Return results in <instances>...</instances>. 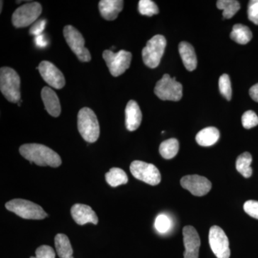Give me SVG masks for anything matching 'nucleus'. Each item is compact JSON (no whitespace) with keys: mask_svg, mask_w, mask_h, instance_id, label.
<instances>
[{"mask_svg":"<svg viewBox=\"0 0 258 258\" xmlns=\"http://www.w3.org/2000/svg\"><path fill=\"white\" fill-rule=\"evenodd\" d=\"M20 153L31 164L35 163L37 166L56 168L62 164L60 156L50 148L42 144H24L20 147Z\"/></svg>","mask_w":258,"mask_h":258,"instance_id":"f257e3e1","label":"nucleus"},{"mask_svg":"<svg viewBox=\"0 0 258 258\" xmlns=\"http://www.w3.org/2000/svg\"><path fill=\"white\" fill-rule=\"evenodd\" d=\"M78 128L81 137L88 143H94L100 135L98 118L91 108H83L78 114Z\"/></svg>","mask_w":258,"mask_h":258,"instance_id":"f03ea898","label":"nucleus"},{"mask_svg":"<svg viewBox=\"0 0 258 258\" xmlns=\"http://www.w3.org/2000/svg\"><path fill=\"white\" fill-rule=\"evenodd\" d=\"M0 90L8 101L12 103L20 101V78L15 70L8 67L1 68Z\"/></svg>","mask_w":258,"mask_h":258,"instance_id":"7ed1b4c3","label":"nucleus"},{"mask_svg":"<svg viewBox=\"0 0 258 258\" xmlns=\"http://www.w3.org/2000/svg\"><path fill=\"white\" fill-rule=\"evenodd\" d=\"M5 208L26 220H43L48 216L40 205L23 199H14L8 202Z\"/></svg>","mask_w":258,"mask_h":258,"instance_id":"20e7f679","label":"nucleus"},{"mask_svg":"<svg viewBox=\"0 0 258 258\" xmlns=\"http://www.w3.org/2000/svg\"><path fill=\"white\" fill-rule=\"evenodd\" d=\"M166 46V38L163 35H155L150 39L142 50L144 64L150 69L158 67L160 64Z\"/></svg>","mask_w":258,"mask_h":258,"instance_id":"39448f33","label":"nucleus"},{"mask_svg":"<svg viewBox=\"0 0 258 258\" xmlns=\"http://www.w3.org/2000/svg\"><path fill=\"white\" fill-rule=\"evenodd\" d=\"M154 93L162 101H179L182 98V86L175 77L165 74L156 84Z\"/></svg>","mask_w":258,"mask_h":258,"instance_id":"423d86ee","label":"nucleus"},{"mask_svg":"<svg viewBox=\"0 0 258 258\" xmlns=\"http://www.w3.org/2000/svg\"><path fill=\"white\" fill-rule=\"evenodd\" d=\"M42 13L41 5L36 2L22 5L13 13V25L17 28L30 26L36 22Z\"/></svg>","mask_w":258,"mask_h":258,"instance_id":"0eeeda50","label":"nucleus"},{"mask_svg":"<svg viewBox=\"0 0 258 258\" xmlns=\"http://www.w3.org/2000/svg\"><path fill=\"white\" fill-rule=\"evenodd\" d=\"M103 57L112 76L118 77L130 67L132 55L130 52L123 50L116 53L106 50L103 52Z\"/></svg>","mask_w":258,"mask_h":258,"instance_id":"6e6552de","label":"nucleus"},{"mask_svg":"<svg viewBox=\"0 0 258 258\" xmlns=\"http://www.w3.org/2000/svg\"><path fill=\"white\" fill-rule=\"evenodd\" d=\"M63 35L68 45L76 54L81 62H89L91 60V53L85 47V40L81 32L72 25L64 27Z\"/></svg>","mask_w":258,"mask_h":258,"instance_id":"1a4fd4ad","label":"nucleus"},{"mask_svg":"<svg viewBox=\"0 0 258 258\" xmlns=\"http://www.w3.org/2000/svg\"><path fill=\"white\" fill-rule=\"evenodd\" d=\"M130 171L136 179L148 184L156 186L160 183V171L154 164L142 161H134L131 164Z\"/></svg>","mask_w":258,"mask_h":258,"instance_id":"9d476101","label":"nucleus"},{"mask_svg":"<svg viewBox=\"0 0 258 258\" xmlns=\"http://www.w3.org/2000/svg\"><path fill=\"white\" fill-rule=\"evenodd\" d=\"M209 242L212 252L217 258H230L228 237L221 227L212 226L209 233Z\"/></svg>","mask_w":258,"mask_h":258,"instance_id":"9b49d317","label":"nucleus"},{"mask_svg":"<svg viewBox=\"0 0 258 258\" xmlns=\"http://www.w3.org/2000/svg\"><path fill=\"white\" fill-rule=\"evenodd\" d=\"M37 69H38L44 81L51 87L55 88L56 89H61L64 87L66 80L63 74L55 64L49 61L44 60L40 62Z\"/></svg>","mask_w":258,"mask_h":258,"instance_id":"f8f14e48","label":"nucleus"},{"mask_svg":"<svg viewBox=\"0 0 258 258\" xmlns=\"http://www.w3.org/2000/svg\"><path fill=\"white\" fill-rule=\"evenodd\" d=\"M180 184L195 196L203 197L212 189V183L205 176L187 175L181 178Z\"/></svg>","mask_w":258,"mask_h":258,"instance_id":"ddd939ff","label":"nucleus"},{"mask_svg":"<svg viewBox=\"0 0 258 258\" xmlns=\"http://www.w3.org/2000/svg\"><path fill=\"white\" fill-rule=\"evenodd\" d=\"M183 240L185 251L184 258H199L200 242L198 231L192 226H185L183 229Z\"/></svg>","mask_w":258,"mask_h":258,"instance_id":"4468645a","label":"nucleus"},{"mask_svg":"<svg viewBox=\"0 0 258 258\" xmlns=\"http://www.w3.org/2000/svg\"><path fill=\"white\" fill-rule=\"evenodd\" d=\"M71 215L74 221L79 225L93 223L97 225L98 218L96 212L93 211L91 207L83 204H76L71 208Z\"/></svg>","mask_w":258,"mask_h":258,"instance_id":"2eb2a0df","label":"nucleus"},{"mask_svg":"<svg viewBox=\"0 0 258 258\" xmlns=\"http://www.w3.org/2000/svg\"><path fill=\"white\" fill-rule=\"evenodd\" d=\"M125 127L129 132H134L140 126L142 120V113L138 103L131 100L127 103L125 110Z\"/></svg>","mask_w":258,"mask_h":258,"instance_id":"dca6fc26","label":"nucleus"},{"mask_svg":"<svg viewBox=\"0 0 258 258\" xmlns=\"http://www.w3.org/2000/svg\"><path fill=\"white\" fill-rule=\"evenodd\" d=\"M41 97L47 113L52 116L58 117L61 113V106L55 91L50 88L44 87L42 90Z\"/></svg>","mask_w":258,"mask_h":258,"instance_id":"f3484780","label":"nucleus"},{"mask_svg":"<svg viewBox=\"0 0 258 258\" xmlns=\"http://www.w3.org/2000/svg\"><path fill=\"white\" fill-rule=\"evenodd\" d=\"M99 11L105 20H114L123 8V1L121 0H101L99 2Z\"/></svg>","mask_w":258,"mask_h":258,"instance_id":"a211bd4d","label":"nucleus"},{"mask_svg":"<svg viewBox=\"0 0 258 258\" xmlns=\"http://www.w3.org/2000/svg\"><path fill=\"white\" fill-rule=\"evenodd\" d=\"M179 52L186 70L189 71H195L198 66V58L192 45L189 42H180Z\"/></svg>","mask_w":258,"mask_h":258,"instance_id":"6ab92c4d","label":"nucleus"},{"mask_svg":"<svg viewBox=\"0 0 258 258\" xmlns=\"http://www.w3.org/2000/svg\"><path fill=\"white\" fill-rule=\"evenodd\" d=\"M220 137L218 129L215 127H208L197 134L196 141L199 145L202 147H211L217 143Z\"/></svg>","mask_w":258,"mask_h":258,"instance_id":"aec40b11","label":"nucleus"},{"mask_svg":"<svg viewBox=\"0 0 258 258\" xmlns=\"http://www.w3.org/2000/svg\"><path fill=\"white\" fill-rule=\"evenodd\" d=\"M55 245L59 257L74 258V250L68 236L64 234H57L55 237Z\"/></svg>","mask_w":258,"mask_h":258,"instance_id":"412c9836","label":"nucleus"},{"mask_svg":"<svg viewBox=\"0 0 258 258\" xmlns=\"http://www.w3.org/2000/svg\"><path fill=\"white\" fill-rule=\"evenodd\" d=\"M230 37L232 40L237 43L245 45L252 40V34L248 27L242 24H237L232 28Z\"/></svg>","mask_w":258,"mask_h":258,"instance_id":"4be33fe9","label":"nucleus"},{"mask_svg":"<svg viewBox=\"0 0 258 258\" xmlns=\"http://www.w3.org/2000/svg\"><path fill=\"white\" fill-rule=\"evenodd\" d=\"M106 180L107 183L112 187H116L120 185L126 184L128 181V176L125 171L120 168H112L110 169L106 174Z\"/></svg>","mask_w":258,"mask_h":258,"instance_id":"5701e85b","label":"nucleus"},{"mask_svg":"<svg viewBox=\"0 0 258 258\" xmlns=\"http://www.w3.org/2000/svg\"><path fill=\"white\" fill-rule=\"evenodd\" d=\"M252 156L248 152H244L237 157L236 161V169L244 178H249L252 176Z\"/></svg>","mask_w":258,"mask_h":258,"instance_id":"b1692460","label":"nucleus"},{"mask_svg":"<svg viewBox=\"0 0 258 258\" xmlns=\"http://www.w3.org/2000/svg\"><path fill=\"white\" fill-rule=\"evenodd\" d=\"M179 149V144L177 139H169L160 144L159 153L161 157L166 159H171L176 157Z\"/></svg>","mask_w":258,"mask_h":258,"instance_id":"393cba45","label":"nucleus"},{"mask_svg":"<svg viewBox=\"0 0 258 258\" xmlns=\"http://www.w3.org/2000/svg\"><path fill=\"white\" fill-rule=\"evenodd\" d=\"M217 7L219 10H223L222 15L226 19L232 18L240 9V3L236 0H219Z\"/></svg>","mask_w":258,"mask_h":258,"instance_id":"a878e982","label":"nucleus"},{"mask_svg":"<svg viewBox=\"0 0 258 258\" xmlns=\"http://www.w3.org/2000/svg\"><path fill=\"white\" fill-rule=\"evenodd\" d=\"M139 11L141 15L152 17L159 13V8L151 0H141L139 3Z\"/></svg>","mask_w":258,"mask_h":258,"instance_id":"bb28decb","label":"nucleus"},{"mask_svg":"<svg viewBox=\"0 0 258 258\" xmlns=\"http://www.w3.org/2000/svg\"><path fill=\"white\" fill-rule=\"evenodd\" d=\"M219 88L222 96L225 97L227 101H230L232 98V86L228 75L223 74L220 76L219 80Z\"/></svg>","mask_w":258,"mask_h":258,"instance_id":"cd10ccee","label":"nucleus"},{"mask_svg":"<svg viewBox=\"0 0 258 258\" xmlns=\"http://www.w3.org/2000/svg\"><path fill=\"white\" fill-rule=\"evenodd\" d=\"M242 123L244 128L250 129L258 125V116L254 111L244 112L242 116Z\"/></svg>","mask_w":258,"mask_h":258,"instance_id":"c85d7f7f","label":"nucleus"},{"mask_svg":"<svg viewBox=\"0 0 258 258\" xmlns=\"http://www.w3.org/2000/svg\"><path fill=\"white\" fill-rule=\"evenodd\" d=\"M171 220L165 215H159L155 220V228L160 233H166L171 227Z\"/></svg>","mask_w":258,"mask_h":258,"instance_id":"c756f323","label":"nucleus"},{"mask_svg":"<svg viewBox=\"0 0 258 258\" xmlns=\"http://www.w3.org/2000/svg\"><path fill=\"white\" fill-rule=\"evenodd\" d=\"M35 257L30 258H55V252L52 247L48 245H42L36 249Z\"/></svg>","mask_w":258,"mask_h":258,"instance_id":"7c9ffc66","label":"nucleus"},{"mask_svg":"<svg viewBox=\"0 0 258 258\" xmlns=\"http://www.w3.org/2000/svg\"><path fill=\"white\" fill-rule=\"evenodd\" d=\"M247 15L249 20L258 25V0H251L249 2Z\"/></svg>","mask_w":258,"mask_h":258,"instance_id":"2f4dec72","label":"nucleus"},{"mask_svg":"<svg viewBox=\"0 0 258 258\" xmlns=\"http://www.w3.org/2000/svg\"><path fill=\"white\" fill-rule=\"evenodd\" d=\"M244 210L249 216L258 220V202L248 200L244 204Z\"/></svg>","mask_w":258,"mask_h":258,"instance_id":"473e14b6","label":"nucleus"},{"mask_svg":"<svg viewBox=\"0 0 258 258\" xmlns=\"http://www.w3.org/2000/svg\"><path fill=\"white\" fill-rule=\"evenodd\" d=\"M47 21L45 20H40L32 24L31 28L30 29V34L32 35H35V37L42 35V32L45 30L46 26Z\"/></svg>","mask_w":258,"mask_h":258,"instance_id":"72a5a7b5","label":"nucleus"},{"mask_svg":"<svg viewBox=\"0 0 258 258\" xmlns=\"http://www.w3.org/2000/svg\"><path fill=\"white\" fill-rule=\"evenodd\" d=\"M35 45L39 48H43L47 45V40L46 37L44 35H38V36L35 37Z\"/></svg>","mask_w":258,"mask_h":258,"instance_id":"f704fd0d","label":"nucleus"},{"mask_svg":"<svg viewBox=\"0 0 258 258\" xmlns=\"http://www.w3.org/2000/svg\"><path fill=\"white\" fill-rule=\"evenodd\" d=\"M249 96L254 101L258 102V83L254 85L249 89Z\"/></svg>","mask_w":258,"mask_h":258,"instance_id":"c9c22d12","label":"nucleus"},{"mask_svg":"<svg viewBox=\"0 0 258 258\" xmlns=\"http://www.w3.org/2000/svg\"><path fill=\"white\" fill-rule=\"evenodd\" d=\"M3 2L1 1V12H2V10H3Z\"/></svg>","mask_w":258,"mask_h":258,"instance_id":"e433bc0d","label":"nucleus"}]
</instances>
